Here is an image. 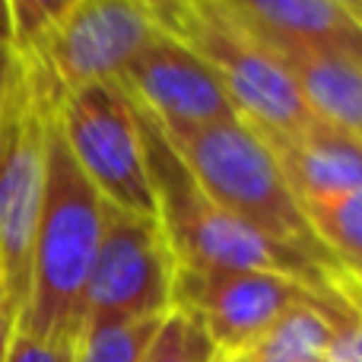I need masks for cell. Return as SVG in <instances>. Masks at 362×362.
Segmentation results:
<instances>
[{
  "label": "cell",
  "mask_w": 362,
  "mask_h": 362,
  "mask_svg": "<svg viewBox=\"0 0 362 362\" xmlns=\"http://www.w3.org/2000/svg\"><path fill=\"white\" fill-rule=\"evenodd\" d=\"M163 29L191 45L210 64L238 118L264 140H293L321 124L280 61L216 0H191L165 19Z\"/></svg>",
  "instance_id": "277c9868"
},
{
  "label": "cell",
  "mask_w": 362,
  "mask_h": 362,
  "mask_svg": "<svg viewBox=\"0 0 362 362\" xmlns=\"http://www.w3.org/2000/svg\"><path fill=\"white\" fill-rule=\"evenodd\" d=\"M134 4H140L144 10H150L153 16H156V23L163 25L165 19H172L181 10V6H187L191 0H134Z\"/></svg>",
  "instance_id": "603a6c76"
},
{
  "label": "cell",
  "mask_w": 362,
  "mask_h": 362,
  "mask_svg": "<svg viewBox=\"0 0 362 362\" xmlns=\"http://www.w3.org/2000/svg\"><path fill=\"white\" fill-rule=\"evenodd\" d=\"M257 42L280 61L315 118L362 140V64L340 54L267 42V38Z\"/></svg>",
  "instance_id": "4fadbf2b"
},
{
  "label": "cell",
  "mask_w": 362,
  "mask_h": 362,
  "mask_svg": "<svg viewBox=\"0 0 362 362\" xmlns=\"http://www.w3.org/2000/svg\"><path fill=\"white\" fill-rule=\"evenodd\" d=\"M216 359L219 350L206 337L200 321L191 318L187 312H181V308H172L165 315L163 327H159L156 344H153L146 362H216Z\"/></svg>",
  "instance_id": "e0dca14e"
},
{
  "label": "cell",
  "mask_w": 362,
  "mask_h": 362,
  "mask_svg": "<svg viewBox=\"0 0 362 362\" xmlns=\"http://www.w3.org/2000/svg\"><path fill=\"white\" fill-rule=\"evenodd\" d=\"M57 127L70 156L105 204L140 216H159L144 121L124 89L99 83L64 93L57 102Z\"/></svg>",
  "instance_id": "8992f818"
},
{
  "label": "cell",
  "mask_w": 362,
  "mask_h": 362,
  "mask_svg": "<svg viewBox=\"0 0 362 362\" xmlns=\"http://www.w3.org/2000/svg\"><path fill=\"white\" fill-rule=\"evenodd\" d=\"M216 4L257 38L340 54L362 64V19L337 0H216Z\"/></svg>",
  "instance_id": "8fae6325"
},
{
  "label": "cell",
  "mask_w": 362,
  "mask_h": 362,
  "mask_svg": "<svg viewBox=\"0 0 362 362\" xmlns=\"http://www.w3.org/2000/svg\"><path fill=\"white\" fill-rule=\"evenodd\" d=\"M29 80V57L16 45H0V115Z\"/></svg>",
  "instance_id": "ffe728a7"
},
{
  "label": "cell",
  "mask_w": 362,
  "mask_h": 362,
  "mask_svg": "<svg viewBox=\"0 0 362 362\" xmlns=\"http://www.w3.org/2000/svg\"><path fill=\"white\" fill-rule=\"evenodd\" d=\"M178 261L159 216L105 204V229L86 289L89 318H165L175 308Z\"/></svg>",
  "instance_id": "ba28073f"
},
{
  "label": "cell",
  "mask_w": 362,
  "mask_h": 362,
  "mask_svg": "<svg viewBox=\"0 0 362 362\" xmlns=\"http://www.w3.org/2000/svg\"><path fill=\"white\" fill-rule=\"evenodd\" d=\"M362 312H346L331 302H305L293 308L245 362H325L340 325Z\"/></svg>",
  "instance_id": "5bb4252c"
},
{
  "label": "cell",
  "mask_w": 362,
  "mask_h": 362,
  "mask_svg": "<svg viewBox=\"0 0 362 362\" xmlns=\"http://www.w3.org/2000/svg\"><path fill=\"white\" fill-rule=\"evenodd\" d=\"M16 331H19V312L10 302V296H6L4 276H0V362H6V356H10V346H13Z\"/></svg>",
  "instance_id": "7402d4cb"
},
{
  "label": "cell",
  "mask_w": 362,
  "mask_h": 362,
  "mask_svg": "<svg viewBox=\"0 0 362 362\" xmlns=\"http://www.w3.org/2000/svg\"><path fill=\"white\" fill-rule=\"evenodd\" d=\"M337 4H340V6H346V10L356 13V16L362 19V0H337Z\"/></svg>",
  "instance_id": "d4e9b609"
},
{
  "label": "cell",
  "mask_w": 362,
  "mask_h": 362,
  "mask_svg": "<svg viewBox=\"0 0 362 362\" xmlns=\"http://www.w3.org/2000/svg\"><path fill=\"white\" fill-rule=\"evenodd\" d=\"M140 121H144L146 163H150L153 191H156L159 223L165 229L178 267L280 274L305 283L308 289H315L318 296L337 302V305L362 312V293L346 276H340L337 270L302 255V251L274 242L264 232H257L255 226L242 223L235 213L219 206L197 185L191 169L181 163L175 146L159 131L156 121L144 112H140Z\"/></svg>",
  "instance_id": "6da1fadb"
},
{
  "label": "cell",
  "mask_w": 362,
  "mask_h": 362,
  "mask_svg": "<svg viewBox=\"0 0 362 362\" xmlns=\"http://www.w3.org/2000/svg\"><path fill=\"white\" fill-rule=\"evenodd\" d=\"M6 362H76V340H42L16 331Z\"/></svg>",
  "instance_id": "d6986e66"
},
{
  "label": "cell",
  "mask_w": 362,
  "mask_h": 362,
  "mask_svg": "<svg viewBox=\"0 0 362 362\" xmlns=\"http://www.w3.org/2000/svg\"><path fill=\"white\" fill-rule=\"evenodd\" d=\"M325 362H362V315L340 325Z\"/></svg>",
  "instance_id": "44dd1931"
},
{
  "label": "cell",
  "mask_w": 362,
  "mask_h": 362,
  "mask_svg": "<svg viewBox=\"0 0 362 362\" xmlns=\"http://www.w3.org/2000/svg\"><path fill=\"white\" fill-rule=\"evenodd\" d=\"M121 89L163 134H187L238 118L210 64L165 29L127 67Z\"/></svg>",
  "instance_id": "30bf717a"
},
{
  "label": "cell",
  "mask_w": 362,
  "mask_h": 362,
  "mask_svg": "<svg viewBox=\"0 0 362 362\" xmlns=\"http://www.w3.org/2000/svg\"><path fill=\"white\" fill-rule=\"evenodd\" d=\"M57 89L29 64V80L0 115V276L23 315L32 286V251L45 200L48 131Z\"/></svg>",
  "instance_id": "5b68a950"
},
{
  "label": "cell",
  "mask_w": 362,
  "mask_h": 362,
  "mask_svg": "<svg viewBox=\"0 0 362 362\" xmlns=\"http://www.w3.org/2000/svg\"><path fill=\"white\" fill-rule=\"evenodd\" d=\"M216 362H245V356H219Z\"/></svg>",
  "instance_id": "484cf974"
},
{
  "label": "cell",
  "mask_w": 362,
  "mask_h": 362,
  "mask_svg": "<svg viewBox=\"0 0 362 362\" xmlns=\"http://www.w3.org/2000/svg\"><path fill=\"white\" fill-rule=\"evenodd\" d=\"M305 302L331 299L318 296L299 280H289L280 274H261V270L178 267L175 274V308L200 321L219 356H248L293 308L305 305Z\"/></svg>",
  "instance_id": "9c48e42d"
},
{
  "label": "cell",
  "mask_w": 362,
  "mask_h": 362,
  "mask_svg": "<svg viewBox=\"0 0 362 362\" xmlns=\"http://www.w3.org/2000/svg\"><path fill=\"white\" fill-rule=\"evenodd\" d=\"M321 248L362 293V187L344 197L305 206Z\"/></svg>",
  "instance_id": "9a60e30c"
},
{
  "label": "cell",
  "mask_w": 362,
  "mask_h": 362,
  "mask_svg": "<svg viewBox=\"0 0 362 362\" xmlns=\"http://www.w3.org/2000/svg\"><path fill=\"white\" fill-rule=\"evenodd\" d=\"M165 137L175 146L181 163L197 178V185L219 206L235 213L242 223L255 226L274 242L302 251L346 276L321 248L305 206L299 204V197L283 178L276 153L251 124L235 118L226 124L200 127L187 134H165Z\"/></svg>",
  "instance_id": "3957f363"
},
{
  "label": "cell",
  "mask_w": 362,
  "mask_h": 362,
  "mask_svg": "<svg viewBox=\"0 0 362 362\" xmlns=\"http://www.w3.org/2000/svg\"><path fill=\"white\" fill-rule=\"evenodd\" d=\"M159 32L156 16L134 0H76L25 57L57 95L99 83L121 86L127 67Z\"/></svg>",
  "instance_id": "52a82bcc"
},
{
  "label": "cell",
  "mask_w": 362,
  "mask_h": 362,
  "mask_svg": "<svg viewBox=\"0 0 362 362\" xmlns=\"http://www.w3.org/2000/svg\"><path fill=\"white\" fill-rule=\"evenodd\" d=\"M0 45H13V19H10V0H0Z\"/></svg>",
  "instance_id": "cb8c5ba5"
},
{
  "label": "cell",
  "mask_w": 362,
  "mask_h": 362,
  "mask_svg": "<svg viewBox=\"0 0 362 362\" xmlns=\"http://www.w3.org/2000/svg\"><path fill=\"white\" fill-rule=\"evenodd\" d=\"M165 318H89L76 334V362H146Z\"/></svg>",
  "instance_id": "2e32d148"
},
{
  "label": "cell",
  "mask_w": 362,
  "mask_h": 362,
  "mask_svg": "<svg viewBox=\"0 0 362 362\" xmlns=\"http://www.w3.org/2000/svg\"><path fill=\"white\" fill-rule=\"evenodd\" d=\"M267 144L302 206L325 204L362 187V140L325 121L302 137Z\"/></svg>",
  "instance_id": "7c38bea8"
},
{
  "label": "cell",
  "mask_w": 362,
  "mask_h": 362,
  "mask_svg": "<svg viewBox=\"0 0 362 362\" xmlns=\"http://www.w3.org/2000/svg\"><path fill=\"white\" fill-rule=\"evenodd\" d=\"M76 0H10L13 19V45L29 54L70 10Z\"/></svg>",
  "instance_id": "ac0fdd59"
},
{
  "label": "cell",
  "mask_w": 362,
  "mask_h": 362,
  "mask_svg": "<svg viewBox=\"0 0 362 362\" xmlns=\"http://www.w3.org/2000/svg\"><path fill=\"white\" fill-rule=\"evenodd\" d=\"M105 229V200L83 175L57 127L48 131L45 200L32 251V286L19 331L42 340H76L86 321V289Z\"/></svg>",
  "instance_id": "7a4b0ae2"
}]
</instances>
